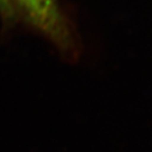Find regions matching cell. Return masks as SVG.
I'll return each mask as SVG.
<instances>
[{"mask_svg": "<svg viewBox=\"0 0 152 152\" xmlns=\"http://www.w3.org/2000/svg\"><path fill=\"white\" fill-rule=\"evenodd\" d=\"M0 17H1L3 20L9 22V23L17 19L10 0H0Z\"/></svg>", "mask_w": 152, "mask_h": 152, "instance_id": "2", "label": "cell"}, {"mask_svg": "<svg viewBox=\"0 0 152 152\" xmlns=\"http://www.w3.org/2000/svg\"><path fill=\"white\" fill-rule=\"evenodd\" d=\"M16 18H22L61 52L73 54L75 41L59 0H10Z\"/></svg>", "mask_w": 152, "mask_h": 152, "instance_id": "1", "label": "cell"}]
</instances>
